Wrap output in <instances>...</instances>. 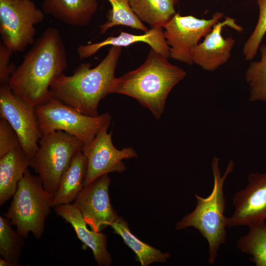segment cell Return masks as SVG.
Wrapping results in <instances>:
<instances>
[{
    "label": "cell",
    "mask_w": 266,
    "mask_h": 266,
    "mask_svg": "<svg viewBox=\"0 0 266 266\" xmlns=\"http://www.w3.org/2000/svg\"><path fill=\"white\" fill-rule=\"evenodd\" d=\"M110 226L114 233L120 235L133 251L136 261L139 262L141 266H148L153 263H166L170 257L169 253H163L138 239L131 232L127 222L122 217H119Z\"/></svg>",
    "instance_id": "20"
},
{
    "label": "cell",
    "mask_w": 266,
    "mask_h": 266,
    "mask_svg": "<svg viewBox=\"0 0 266 266\" xmlns=\"http://www.w3.org/2000/svg\"><path fill=\"white\" fill-rule=\"evenodd\" d=\"M245 187L233 197V214L228 217L227 227L249 228L265 222L266 219V171L249 174Z\"/></svg>",
    "instance_id": "13"
},
{
    "label": "cell",
    "mask_w": 266,
    "mask_h": 266,
    "mask_svg": "<svg viewBox=\"0 0 266 266\" xmlns=\"http://www.w3.org/2000/svg\"><path fill=\"white\" fill-rule=\"evenodd\" d=\"M31 158L20 145L0 158V205L16 192L18 185L29 166Z\"/></svg>",
    "instance_id": "18"
},
{
    "label": "cell",
    "mask_w": 266,
    "mask_h": 266,
    "mask_svg": "<svg viewBox=\"0 0 266 266\" xmlns=\"http://www.w3.org/2000/svg\"><path fill=\"white\" fill-rule=\"evenodd\" d=\"M233 168L234 162L230 160L225 173L222 175L219 159L214 157L211 162L214 182L211 193L205 198L195 194L197 204L194 210L184 216L175 226L177 230L192 227L199 231L207 241V261L210 265L214 263L220 245L226 242L228 217L225 215L226 199L224 186L227 177L233 172Z\"/></svg>",
    "instance_id": "4"
},
{
    "label": "cell",
    "mask_w": 266,
    "mask_h": 266,
    "mask_svg": "<svg viewBox=\"0 0 266 266\" xmlns=\"http://www.w3.org/2000/svg\"><path fill=\"white\" fill-rule=\"evenodd\" d=\"M12 226L8 219L0 216V256L18 266L25 238Z\"/></svg>",
    "instance_id": "24"
},
{
    "label": "cell",
    "mask_w": 266,
    "mask_h": 266,
    "mask_svg": "<svg viewBox=\"0 0 266 266\" xmlns=\"http://www.w3.org/2000/svg\"><path fill=\"white\" fill-rule=\"evenodd\" d=\"M163 27L151 28L143 34L135 35L125 32H120L119 35L109 36L100 42L78 47L77 51L80 59L88 58L97 53L104 46L126 47L136 42L148 44L151 48L165 58L170 57L169 47L164 35Z\"/></svg>",
    "instance_id": "16"
},
{
    "label": "cell",
    "mask_w": 266,
    "mask_h": 266,
    "mask_svg": "<svg viewBox=\"0 0 266 266\" xmlns=\"http://www.w3.org/2000/svg\"><path fill=\"white\" fill-rule=\"evenodd\" d=\"M54 208L56 214L72 227L78 239L91 249L97 265H111L112 259L107 249L106 235L101 232L88 229L81 213L72 203L59 205Z\"/></svg>",
    "instance_id": "15"
},
{
    "label": "cell",
    "mask_w": 266,
    "mask_h": 266,
    "mask_svg": "<svg viewBox=\"0 0 266 266\" xmlns=\"http://www.w3.org/2000/svg\"><path fill=\"white\" fill-rule=\"evenodd\" d=\"M186 75L184 70L171 64L167 58L151 48L139 67L115 78L110 94H122L135 99L158 120L164 111L170 91Z\"/></svg>",
    "instance_id": "3"
},
{
    "label": "cell",
    "mask_w": 266,
    "mask_h": 266,
    "mask_svg": "<svg viewBox=\"0 0 266 266\" xmlns=\"http://www.w3.org/2000/svg\"><path fill=\"white\" fill-rule=\"evenodd\" d=\"M45 13L32 0H0V33L2 43L21 52L34 42L35 26Z\"/></svg>",
    "instance_id": "8"
},
{
    "label": "cell",
    "mask_w": 266,
    "mask_h": 266,
    "mask_svg": "<svg viewBox=\"0 0 266 266\" xmlns=\"http://www.w3.org/2000/svg\"><path fill=\"white\" fill-rule=\"evenodd\" d=\"M13 51L0 42V85L8 84L10 76L16 67L10 63V58Z\"/></svg>",
    "instance_id": "28"
},
{
    "label": "cell",
    "mask_w": 266,
    "mask_h": 266,
    "mask_svg": "<svg viewBox=\"0 0 266 266\" xmlns=\"http://www.w3.org/2000/svg\"><path fill=\"white\" fill-rule=\"evenodd\" d=\"M21 145L19 137L11 126L5 119H0V158Z\"/></svg>",
    "instance_id": "27"
},
{
    "label": "cell",
    "mask_w": 266,
    "mask_h": 266,
    "mask_svg": "<svg viewBox=\"0 0 266 266\" xmlns=\"http://www.w3.org/2000/svg\"><path fill=\"white\" fill-rule=\"evenodd\" d=\"M176 0H129L131 6L138 18L148 24L151 28L163 27L176 13Z\"/></svg>",
    "instance_id": "21"
},
{
    "label": "cell",
    "mask_w": 266,
    "mask_h": 266,
    "mask_svg": "<svg viewBox=\"0 0 266 266\" xmlns=\"http://www.w3.org/2000/svg\"><path fill=\"white\" fill-rule=\"evenodd\" d=\"M0 115L16 132L21 146L32 159L42 136L34 107L14 94L8 84L0 85Z\"/></svg>",
    "instance_id": "11"
},
{
    "label": "cell",
    "mask_w": 266,
    "mask_h": 266,
    "mask_svg": "<svg viewBox=\"0 0 266 266\" xmlns=\"http://www.w3.org/2000/svg\"><path fill=\"white\" fill-rule=\"evenodd\" d=\"M67 66L66 51L60 32L49 27L25 55L8 85L14 94L35 107L50 97L52 81Z\"/></svg>",
    "instance_id": "1"
},
{
    "label": "cell",
    "mask_w": 266,
    "mask_h": 266,
    "mask_svg": "<svg viewBox=\"0 0 266 266\" xmlns=\"http://www.w3.org/2000/svg\"><path fill=\"white\" fill-rule=\"evenodd\" d=\"M261 60L251 62L247 68L245 78L250 88L251 101L266 102V45L260 46Z\"/></svg>",
    "instance_id": "25"
},
{
    "label": "cell",
    "mask_w": 266,
    "mask_h": 266,
    "mask_svg": "<svg viewBox=\"0 0 266 266\" xmlns=\"http://www.w3.org/2000/svg\"><path fill=\"white\" fill-rule=\"evenodd\" d=\"M87 171V160L81 151L74 156L63 173L54 196L52 207L73 202L84 187Z\"/></svg>",
    "instance_id": "19"
},
{
    "label": "cell",
    "mask_w": 266,
    "mask_h": 266,
    "mask_svg": "<svg viewBox=\"0 0 266 266\" xmlns=\"http://www.w3.org/2000/svg\"><path fill=\"white\" fill-rule=\"evenodd\" d=\"M256 1L259 11L257 23L242 48L244 58L247 61H251L256 55L266 33V0Z\"/></svg>",
    "instance_id": "26"
},
{
    "label": "cell",
    "mask_w": 266,
    "mask_h": 266,
    "mask_svg": "<svg viewBox=\"0 0 266 266\" xmlns=\"http://www.w3.org/2000/svg\"><path fill=\"white\" fill-rule=\"evenodd\" d=\"M34 109L42 135L61 131L76 137L84 145L89 143L111 120L108 113L96 117L85 115L51 96Z\"/></svg>",
    "instance_id": "7"
},
{
    "label": "cell",
    "mask_w": 266,
    "mask_h": 266,
    "mask_svg": "<svg viewBox=\"0 0 266 266\" xmlns=\"http://www.w3.org/2000/svg\"><path fill=\"white\" fill-rule=\"evenodd\" d=\"M224 16L222 12L214 13L209 19L181 16L176 13L164 27V35L169 46L170 57L189 65L193 64L192 54L202 37Z\"/></svg>",
    "instance_id": "9"
},
{
    "label": "cell",
    "mask_w": 266,
    "mask_h": 266,
    "mask_svg": "<svg viewBox=\"0 0 266 266\" xmlns=\"http://www.w3.org/2000/svg\"><path fill=\"white\" fill-rule=\"evenodd\" d=\"M247 233L240 237L237 248L250 256L256 266H266V223L251 227Z\"/></svg>",
    "instance_id": "22"
},
{
    "label": "cell",
    "mask_w": 266,
    "mask_h": 266,
    "mask_svg": "<svg viewBox=\"0 0 266 266\" xmlns=\"http://www.w3.org/2000/svg\"><path fill=\"white\" fill-rule=\"evenodd\" d=\"M111 9L107 15V21L100 26V33H105L109 29L116 26H125L144 33L149 30L135 15L129 0H107Z\"/></svg>",
    "instance_id": "23"
},
{
    "label": "cell",
    "mask_w": 266,
    "mask_h": 266,
    "mask_svg": "<svg viewBox=\"0 0 266 266\" xmlns=\"http://www.w3.org/2000/svg\"><path fill=\"white\" fill-rule=\"evenodd\" d=\"M0 266H14L11 262L2 258H0Z\"/></svg>",
    "instance_id": "29"
},
{
    "label": "cell",
    "mask_w": 266,
    "mask_h": 266,
    "mask_svg": "<svg viewBox=\"0 0 266 266\" xmlns=\"http://www.w3.org/2000/svg\"><path fill=\"white\" fill-rule=\"evenodd\" d=\"M121 52V47L111 46L95 67L82 63L72 75L59 74L50 85V96L85 115H99V102L110 94Z\"/></svg>",
    "instance_id": "2"
},
{
    "label": "cell",
    "mask_w": 266,
    "mask_h": 266,
    "mask_svg": "<svg viewBox=\"0 0 266 266\" xmlns=\"http://www.w3.org/2000/svg\"><path fill=\"white\" fill-rule=\"evenodd\" d=\"M176 0L177 1L178 0Z\"/></svg>",
    "instance_id": "30"
},
{
    "label": "cell",
    "mask_w": 266,
    "mask_h": 266,
    "mask_svg": "<svg viewBox=\"0 0 266 266\" xmlns=\"http://www.w3.org/2000/svg\"><path fill=\"white\" fill-rule=\"evenodd\" d=\"M42 10L69 26H87L98 9L97 0H43Z\"/></svg>",
    "instance_id": "17"
},
{
    "label": "cell",
    "mask_w": 266,
    "mask_h": 266,
    "mask_svg": "<svg viewBox=\"0 0 266 266\" xmlns=\"http://www.w3.org/2000/svg\"><path fill=\"white\" fill-rule=\"evenodd\" d=\"M225 26L239 32L243 30L232 18L226 17L223 21H219L206 35L203 40L193 50L192 54L193 63L205 70L212 71L228 61L235 40L231 37L223 36L222 31Z\"/></svg>",
    "instance_id": "14"
},
{
    "label": "cell",
    "mask_w": 266,
    "mask_h": 266,
    "mask_svg": "<svg viewBox=\"0 0 266 266\" xmlns=\"http://www.w3.org/2000/svg\"><path fill=\"white\" fill-rule=\"evenodd\" d=\"M83 146L79 139L63 131L42 135L30 166L37 173L49 193L54 196L56 194L63 173Z\"/></svg>",
    "instance_id": "6"
},
{
    "label": "cell",
    "mask_w": 266,
    "mask_h": 266,
    "mask_svg": "<svg viewBox=\"0 0 266 266\" xmlns=\"http://www.w3.org/2000/svg\"><path fill=\"white\" fill-rule=\"evenodd\" d=\"M53 198L54 195L45 189L39 177L33 175L28 168L3 216L24 238L31 233L36 239L40 238Z\"/></svg>",
    "instance_id": "5"
},
{
    "label": "cell",
    "mask_w": 266,
    "mask_h": 266,
    "mask_svg": "<svg viewBox=\"0 0 266 266\" xmlns=\"http://www.w3.org/2000/svg\"><path fill=\"white\" fill-rule=\"evenodd\" d=\"M110 123L105 124L89 143L83 146L82 152L87 160L84 186L104 174L124 172L126 166L123 160L138 157L135 151L131 147L119 150L114 146L112 132L107 133Z\"/></svg>",
    "instance_id": "10"
},
{
    "label": "cell",
    "mask_w": 266,
    "mask_h": 266,
    "mask_svg": "<svg viewBox=\"0 0 266 266\" xmlns=\"http://www.w3.org/2000/svg\"><path fill=\"white\" fill-rule=\"evenodd\" d=\"M108 174L101 175L83 187L72 203L91 229L100 232L119 217L110 202Z\"/></svg>",
    "instance_id": "12"
}]
</instances>
